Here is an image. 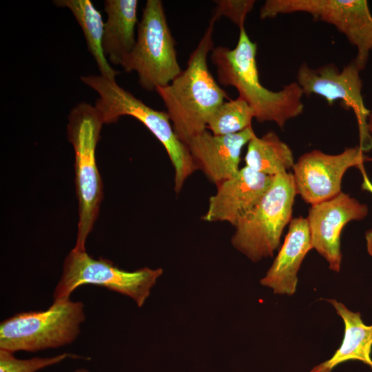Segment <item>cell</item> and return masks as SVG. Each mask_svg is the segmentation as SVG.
Segmentation results:
<instances>
[{"label":"cell","instance_id":"cell-1","mask_svg":"<svg viewBox=\"0 0 372 372\" xmlns=\"http://www.w3.org/2000/svg\"><path fill=\"white\" fill-rule=\"evenodd\" d=\"M239 30L234 49L217 46L211 51L210 59L216 68L218 81L238 90L258 122H274L282 129L288 121L303 113V92L296 81L278 91L261 84L256 63L257 43L249 39L245 27Z\"/></svg>","mask_w":372,"mask_h":372},{"label":"cell","instance_id":"cell-2","mask_svg":"<svg viewBox=\"0 0 372 372\" xmlns=\"http://www.w3.org/2000/svg\"><path fill=\"white\" fill-rule=\"evenodd\" d=\"M215 22L210 20L203 37L190 54L187 68L168 85L156 92L163 100L173 129L185 145L207 130L209 118L229 99L209 72L207 55L214 48Z\"/></svg>","mask_w":372,"mask_h":372},{"label":"cell","instance_id":"cell-3","mask_svg":"<svg viewBox=\"0 0 372 372\" xmlns=\"http://www.w3.org/2000/svg\"><path fill=\"white\" fill-rule=\"evenodd\" d=\"M81 80L98 93L94 107L104 123H115L122 116H132L161 143L174 169V191L180 192L196 167L187 145L176 136L167 112L149 107L118 85L115 79L87 75L81 76Z\"/></svg>","mask_w":372,"mask_h":372},{"label":"cell","instance_id":"cell-4","mask_svg":"<svg viewBox=\"0 0 372 372\" xmlns=\"http://www.w3.org/2000/svg\"><path fill=\"white\" fill-rule=\"evenodd\" d=\"M104 124L99 112L82 102L70 112L68 136L74 151L75 185L79 223L75 251H85V242L97 218L103 186L96 161V148Z\"/></svg>","mask_w":372,"mask_h":372},{"label":"cell","instance_id":"cell-5","mask_svg":"<svg viewBox=\"0 0 372 372\" xmlns=\"http://www.w3.org/2000/svg\"><path fill=\"white\" fill-rule=\"evenodd\" d=\"M296 195L292 173L274 176L258 204L234 227L232 246L254 262L272 257L292 219Z\"/></svg>","mask_w":372,"mask_h":372},{"label":"cell","instance_id":"cell-6","mask_svg":"<svg viewBox=\"0 0 372 372\" xmlns=\"http://www.w3.org/2000/svg\"><path fill=\"white\" fill-rule=\"evenodd\" d=\"M85 320L82 302H53L45 311L21 312L0 324V349L37 351L72 343Z\"/></svg>","mask_w":372,"mask_h":372},{"label":"cell","instance_id":"cell-7","mask_svg":"<svg viewBox=\"0 0 372 372\" xmlns=\"http://www.w3.org/2000/svg\"><path fill=\"white\" fill-rule=\"evenodd\" d=\"M121 66L127 72H136L139 84L147 91L169 84L182 72L161 0L146 1L135 45Z\"/></svg>","mask_w":372,"mask_h":372},{"label":"cell","instance_id":"cell-8","mask_svg":"<svg viewBox=\"0 0 372 372\" xmlns=\"http://www.w3.org/2000/svg\"><path fill=\"white\" fill-rule=\"evenodd\" d=\"M163 273L161 268L125 271L109 260L94 259L86 251L72 249L64 260L63 273L53 293L54 302L70 299L77 287L91 284L128 296L141 307Z\"/></svg>","mask_w":372,"mask_h":372},{"label":"cell","instance_id":"cell-9","mask_svg":"<svg viewBox=\"0 0 372 372\" xmlns=\"http://www.w3.org/2000/svg\"><path fill=\"white\" fill-rule=\"evenodd\" d=\"M296 12L333 25L356 48L353 60L359 69L365 68L372 50V14L367 1L267 0L260 8V18Z\"/></svg>","mask_w":372,"mask_h":372},{"label":"cell","instance_id":"cell-10","mask_svg":"<svg viewBox=\"0 0 372 372\" xmlns=\"http://www.w3.org/2000/svg\"><path fill=\"white\" fill-rule=\"evenodd\" d=\"M360 70L353 59L340 71L333 63L313 68L302 63L296 74V82L303 94L324 98L329 105L341 100L355 116L360 137L359 146L365 152L372 149V136L368 130L369 110L362 94Z\"/></svg>","mask_w":372,"mask_h":372},{"label":"cell","instance_id":"cell-11","mask_svg":"<svg viewBox=\"0 0 372 372\" xmlns=\"http://www.w3.org/2000/svg\"><path fill=\"white\" fill-rule=\"evenodd\" d=\"M367 158L359 145L338 154L319 149L303 154L292 167L296 194L311 205L336 196L342 192L345 172L352 167L363 168Z\"/></svg>","mask_w":372,"mask_h":372},{"label":"cell","instance_id":"cell-12","mask_svg":"<svg viewBox=\"0 0 372 372\" xmlns=\"http://www.w3.org/2000/svg\"><path fill=\"white\" fill-rule=\"evenodd\" d=\"M369 207L343 192L336 196L311 205L306 218L313 249L339 272L342 263L340 236L344 227L352 220H363Z\"/></svg>","mask_w":372,"mask_h":372},{"label":"cell","instance_id":"cell-13","mask_svg":"<svg viewBox=\"0 0 372 372\" xmlns=\"http://www.w3.org/2000/svg\"><path fill=\"white\" fill-rule=\"evenodd\" d=\"M255 134L252 126L226 135H215L206 130L186 145L196 169L218 185L239 172L242 150Z\"/></svg>","mask_w":372,"mask_h":372},{"label":"cell","instance_id":"cell-14","mask_svg":"<svg viewBox=\"0 0 372 372\" xmlns=\"http://www.w3.org/2000/svg\"><path fill=\"white\" fill-rule=\"evenodd\" d=\"M273 176L245 166L234 177L217 185L202 217L207 222H227L233 226L258 204L270 187Z\"/></svg>","mask_w":372,"mask_h":372},{"label":"cell","instance_id":"cell-15","mask_svg":"<svg viewBox=\"0 0 372 372\" xmlns=\"http://www.w3.org/2000/svg\"><path fill=\"white\" fill-rule=\"evenodd\" d=\"M313 249L306 218H292L287 234L272 265L260 283L275 294L292 296L296 291L301 264Z\"/></svg>","mask_w":372,"mask_h":372},{"label":"cell","instance_id":"cell-16","mask_svg":"<svg viewBox=\"0 0 372 372\" xmlns=\"http://www.w3.org/2000/svg\"><path fill=\"white\" fill-rule=\"evenodd\" d=\"M333 305L344 324L343 340L333 356L315 366L310 372H331L338 364L360 360L372 369V324H365L360 312H353L335 299L327 300Z\"/></svg>","mask_w":372,"mask_h":372},{"label":"cell","instance_id":"cell-17","mask_svg":"<svg viewBox=\"0 0 372 372\" xmlns=\"http://www.w3.org/2000/svg\"><path fill=\"white\" fill-rule=\"evenodd\" d=\"M137 0H105L107 21L104 25L103 48L114 65L122 64L134 48L135 27L138 23Z\"/></svg>","mask_w":372,"mask_h":372},{"label":"cell","instance_id":"cell-18","mask_svg":"<svg viewBox=\"0 0 372 372\" xmlns=\"http://www.w3.org/2000/svg\"><path fill=\"white\" fill-rule=\"evenodd\" d=\"M247 146L245 166L259 173L274 176L287 172L295 163L289 146L273 132L260 137L255 134Z\"/></svg>","mask_w":372,"mask_h":372},{"label":"cell","instance_id":"cell-19","mask_svg":"<svg viewBox=\"0 0 372 372\" xmlns=\"http://www.w3.org/2000/svg\"><path fill=\"white\" fill-rule=\"evenodd\" d=\"M53 3L59 7L70 10L81 28L87 48L98 65L101 75L115 79L119 72L109 64L103 48L105 23L100 12L90 0H56Z\"/></svg>","mask_w":372,"mask_h":372},{"label":"cell","instance_id":"cell-20","mask_svg":"<svg viewBox=\"0 0 372 372\" xmlns=\"http://www.w3.org/2000/svg\"><path fill=\"white\" fill-rule=\"evenodd\" d=\"M253 118V110L238 96L219 105L209 118L207 128L215 135L236 134L251 127Z\"/></svg>","mask_w":372,"mask_h":372},{"label":"cell","instance_id":"cell-21","mask_svg":"<svg viewBox=\"0 0 372 372\" xmlns=\"http://www.w3.org/2000/svg\"><path fill=\"white\" fill-rule=\"evenodd\" d=\"M79 358L76 355L64 353L54 357L21 360L13 353L0 349V372H35L44 367L58 364L68 357Z\"/></svg>","mask_w":372,"mask_h":372},{"label":"cell","instance_id":"cell-22","mask_svg":"<svg viewBox=\"0 0 372 372\" xmlns=\"http://www.w3.org/2000/svg\"><path fill=\"white\" fill-rule=\"evenodd\" d=\"M210 20L216 22L225 17L236 24L239 29L244 27L247 15L253 10L254 0H217Z\"/></svg>","mask_w":372,"mask_h":372},{"label":"cell","instance_id":"cell-23","mask_svg":"<svg viewBox=\"0 0 372 372\" xmlns=\"http://www.w3.org/2000/svg\"><path fill=\"white\" fill-rule=\"evenodd\" d=\"M365 239L367 251L372 257V227L365 232Z\"/></svg>","mask_w":372,"mask_h":372},{"label":"cell","instance_id":"cell-24","mask_svg":"<svg viewBox=\"0 0 372 372\" xmlns=\"http://www.w3.org/2000/svg\"><path fill=\"white\" fill-rule=\"evenodd\" d=\"M368 130L371 135L372 136V110H370L369 115L368 117Z\"/></svg>","mask_w":372,"mask_h":372},{"label":"cell","instance_id":"cell-25","mask_svg":"<svg viewBox=\"0 0 372 372\" xmlns=\"http://www.w3.org/2000/svg\"><path fill=\"white\" fill-rule=\"evenodd\" d=\"M74 372H91V371H89L88 369L83 368V369H78Z\"/></svg>","mask_w":372,"mask_h":372},{"label":"cell","instance_id":"cell-26","mask_svg":"<svg viewBox=\"0 0 372 372\" xmlns=\"http://www.w3.org/2000/svg\"><path fill=\"white\" fill-rule=\"evenodd\" d=\"M372 161V158H369V157H368L367 159H366V161Z\"/></svg>","mask_w":372,"mask_h":372}]
</instances>
